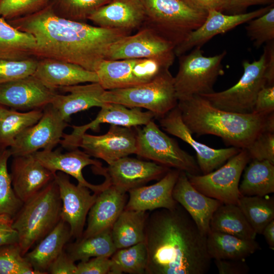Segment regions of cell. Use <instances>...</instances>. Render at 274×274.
I'll return each instance as SVG.
<instances>
[{
  "label": "cell",
  "instance_id": "7a4b0ae2",
  "mask_svg": "<svg viewBox=\"0 0 274 274\" xmlns=\"http://www.w3.org/2000/svg\"><path fill=\"white\" fill-rule=\"evenodd\" d=\"M149 213L145 229L146 274H205L212 259L207 235L180 204Z\"/></svg>",
  "mask_w": 274,
  "mask_h": 274
},
{
  "label": "cell",
  "instance_id": "11a10c76",
  "mask_svg": "<svg viewBox=\"0 0 274 274\" xmlns=\"http://www.w3.org/2000/svg\"><path fill=\"white\" fill-rule=\"evenodd\" d=\"M7 109L6 107L0 104V119Z\"/></svg>",
  "mask_w": 274,
  "mask_h": 274
},
{
  "label": "cell",
  "instance_id": "7bdbcfd3",
  "mask_svg": "<svg viewBox=\"0 0 274 274\" xmlns=\"http://www.w3.org/2000/svg\"><path fill=\"white\" fill-rule=\"evenodd\" d=\"M38 62L33 57L22 60H0V84L33 75Z\"/></svg>",
  "mask_w": 274,
  "mask_h": 274
},
{
  "label": "cell",
  "instance_id": "7dc6e473",
  "mask_svg": "<svg viewBox=\"0 0 274 274\" xmlns=\"http://www.w3.org/2000/svg\"><path fill=\"white\" fill-rule=\"evenodd\" d=\"M13 218L6 215H0V248L6 245L18 244L19 237L13 227Z\"/></svg>",
  "mask_w": 274,
  "mask_h": 274
},
{
  "label": "cell",
  "instance_id": "ac0fdd59",
  "mask_svg": "<svg viewBox=\"0 0 274 274\" xmlns=\"http://www.w3.org/2000/svg\"><path fill=\"white\" fill-rule=\"evenodd\" d=\"M57 94L32 75L0 84V104L17 111L43 109Z\"/></svg>",
  "mask_w": 274,
  "mask_h": 274
},
{
  "label": "cell",
  "instance_id": "ee69618b",
  "mask_svg": "<svg viewBox=\"0 0 274 274\" xmlns=\"http://www.w3.org/2000/svg\"><path fill=\"white\" fill-rule=\"evenodd\" d=\"M245 149L251 160H268L274 163V132H262Z\"/></svg>",
  "mask_w": 274,
  "mask_h": 274
},
{
  "label": "cell",
  "instance_id": "d590c367",
  "mask_svg": "<svg viewBox=\"0 0 274 274\" xmlns=\"http://www.w3.org/2000/svg\"><path fill=\"white\" fill-rule=\"evenodd\" d=\"M237 205L257 234L274 220L273 197L241 196Z\"/></svg>",
  "mask_w": 274,
  "mask_h": 274
},
{
  "label": "cell",
  "instance_id": "9a60e30c",
  "mask_svg": "<svg viewBox=\"0 0 274 274\" xmlns=\"http://www.w3.org/2000/svg\"><path fill=\"white\" fill-rule=\"evenodd\" d=\"M159 123L165 131L178 137L192 148L196 153V161L202 174L217 169L241 150L233 147L214 149L196 141L183 122L177 106L159 118Z\"/></svg>",
  "mask_w": 274,
  "mask_h": 274
},
{
  "label": "cell",
  "instance_id": "3957f363",
  "mask_svg": "<svg viewBox=\"0 0 274 274\" xmlns=\"http://www.w3.org/2000/svg\"><path fill=\"white\" fill-rule=\"evenodd\" d=\"M177 106L193 134L216 135L230 147L246 149L262 132H274V112H231L215 107L199 95L179 100Z\"/></svg>",
  "mask_w": 274,
  "mask_h": 274
},
{
  "label": "cell",
  "instance_id": "277c9868",
  "mask_svg": "<svg viewBox=\"0 0 274 274\" xmlns=\"http://www.w3.org/2000/svg\"><path fill=\"white\" fill-rule=\"evenodd\" d=\"M61 206L55 180L23 202L13 221L23 256L58 223Z\"/></svg>",
  "mask_w": 274,
  "mask_h": 274
},
{
  "label": "cell",
  "instance_id": "d6986e66",
  "mask_svg": "<svg viewBox=\"0 0 274 274\" xmlns=\"http://www.w3.org/2000/svg\"><path fill=\"white\" fill-rule=\"evenodd\" d=\"M273 6L272 4L252 12L237 14L226 15L216 10L208 11L203 23L175 47L176 56L179 57L194 48H201L214 36L224 33L239 25L262 15Z\"/></svg>",
  "mask_w": 274,
  "mask_h": 274
},
{
  "label": "cell",
  "instance_id": "d6a6232c",
  "mask_svg": "<svg viewBox=\"0 0 274 274\" xmlns=\"http://www.w3.org/2000/svg\"><path fill=\"white\" fill-rule=\"evenodd\" d=\"M210 230L231 234L242 238L255 239L254 231L243 213L234 204H222L211 219Z\"/></svg>",
  "mask_w": 274,
  "mask_h": 274
},
{
  "label": "cell",
  "instance_id": "f5cc1de1",
  "mask_svg": "<svg viewBox=\"0 0 274 274\" xmlns=\"http://www.w3.org/2000/svg\"><path fill=\"white\" fill-rule=\"evenodd\" d=\"M273 2V0H229L228 10L233 12V14H241V11L249 6L268 4Z\"/></svg>",
  "mask_w": 274,
  "mask_h": 274
},
{
  "label": "cell",
  "instance_id": "44dd1931",
  "mask_svg": "<svg viewBox=\"0 0 274 274\" xmlns=\"http://www.w3.org/2000/svg\"><path fill=\"white\" fill-rule=\"evenodd\" d=\"M13 158L10 173L12 185L23 202L54 180L56 173L44 166L33 154Z\"/></svg>",
  "mask_w": 274,
  "mask_h": 274
},
{
  "label": "cell",
  "instance_id": "f546056e",
  "mask_svg": "<svg viewBox=\"0 0 274 274\" xmlns=\"http://www.w3.org/2000/svg\"><path fill=\"white\" fill-rule=\"evenodd\" d=\"M149 212L124 209L111 228V236L117 249L127 248L145 238V229Z\"/></svg>",
  "mask_w": 274,
  "mask_h": 274
},
{
  "label": "cell",
  "instance_id": "6da1fadb",
  "mask_svg": "<svg viewBox=\"0 0 274 274\" xmlns=\"http://www.w3.org/2000/svg\"><path fill=\"white\" fill-rule=\"evenodd\" d=\"M7 21L34 37L35 56L73 63L93 72L106 58L109 47L130 32L65 19L56 15L48 5L33 14Z\"/></svg>",
  "mask_w": 274,
  "mask_h": 274
},
{
  "label": "cell",
  "instance_id": "bcb514c9",
  "mask_svg": "<svg viewBox=\"0 0 274 274\" xmlns=\"http://www.w3.org/2000/svg\"><path fill=\"white\" fill-rule=\"evenodd\" d=\"M253 112L268 115L274 112V85L265 86L258 92Z\"/></svg>",
  "mask_w": 274,
  "mask_h": 274
},
{
  "label": "cell",
  "instance_id": "b9f144b4",
  "mask_svg": "<svg viewBox=\"0 0 274 274\" xmlns=\"http://www.w3.org/2000/svg\"><path fill=\"white\" fill-rule=\"evenodd\" d=\"M47 5V0H0V17L14 19L36 13Z\"/></svg>",
  "mask_w": 274,
  "mask_h": 274
},
{
  "label": "cell",
  "instance_id": "7402d4cb",
  "mask_svg": "<svg viewBox=\"0 0 274 274\" xmlns=\"http://www.w3.org/2000/svg\"><path fill=\"white\" fill-rule=\"evenodd\" d=\"M180 173V170L171 168L157 183L129 190L124 209L152 212L175 208L178 203L173 198V191Z\"/></svg>",
  "mask_w": 274,
  "mask_h": 274
},
{
  "label": "cell",
  "instance_id": "60d3db41",
  "mask_svg": "<svg viewBox=\"0 0 274 274\" xmlns=\"http://www.w3.org/2000/svg\"><path fill=\"white\" fill-rule=\"evenodd\" d=\"M247 35L256 48L274 40V8L248 22Z\"/></svg>",
  "mask_w": 274,
  "mask_h": 274
},
{
  "label": "cell",
  "instance_id": "8992f818",
  "mask_svg": "<svg viewBox=\"0 0 274 274\" xmlns=\"http://www.w3.org/2000/svg\"><path fill=\"white\" fill-rule=\"evenodd\" d=\"M104 102H113L129 108H144L160 118L177 107L178 99L174 77L165 70L146 83L125 88L105 90Z\"/></svg>",
  "mask_w": 274,
  "mask_h": 274
},
{
  "label": "cell",
  "instance_id": "9c48e42d",
  "mask_svg": "<svg viewBox=\"0 0 274 274\" xmlns=\"http://www.w3.org/2000/svg\"><path fill=\"white\" fill-rule=\"evenodd\" d=\"M266 50L258 60L243 62L244 73L238 81L231 87L220 92L199 95L213 106L223 110L239 113L253 112L258 92L266 85L265 78Z\"/></svg>",
  "mask_w": 274,
  "mask_h": 274
},
{
  "label": "cell",
  "instance_id": "816d5d0a",
  "mask_svg": "<svg viewBox=\"0 0 274 274\" xmlns=\"http://www.w3.org/2000/svg\"><path fill=\"white\" fill-rule=\"evenodd\" d=\"M265 78L267 86L274 85V40L266 43Z\"/></svg>",
  "mask_w": 274,
  "mask_h": 274
},
{
  "label": "cell",
  "instance_id": "5b68a950",
  "mask_svg": "<svg viewBox=\"0 0 274 274\" xmlns=\"http://www.w3.org/2000/svg\"><path fill=\"white\" fill-rule=\"evenodd\" d=\"M148 27L176 47L205 20L208 12L188 7L182 0H140Z\"/></svg>",
  "mask_w": 274,
  "mask_h": 274
},
{
  "label": "cell",
  "instance_id": "ffe728a7",
  "mask_svg": "<svg viewBox=\"0 0 274 274\" xmlns=\"http://www.w3.org/2000/svg\"><path fill=\"white\" fill-rule=\"evenodd\" d=\"M34 156L46 168L53 173L61 172L76 179L78 184L89 188L93 193L98 194L110 186L107 181L99 185L87 182L82 173L83 169L88 166H99L102 164L99 161L91 158L85 151L78 148L62 153L60 150H42L33 154Z\"/></svg>",
  "mask_w": 274,
  "mask_h": 274
},
{
  "label": "cell",
  "instance_id": "83f0119b",
  "mask_svg": "<svg viewBox=\"0 0 274 274\" xmlns=\"http://www.w3.org/2000/svg\"><path fill=\"white\" fill-rule=\"evenodd\" d=\"M72 237L68 224L61 219L24 256L38 274L48 273L52 262L65 249Z\"/></svg>",
  "mask_w": 274,
  "mask_h": 274
},
{
  "label": "cell",
  "instance_id": "f35d334b",
  "mask_svg": "<svg viewBox=\"0 0 274 274\" xmlns=\"http://www.w3.org/2000/svg\"><path fill=\"white\" fill-rule=\"evenodd\" d=\"M10 157L9 149L0 151V215L6 214L13 218L23 202L17 197L12 185L8 168Z\"/></svg>",
  "mask_w": 274,
  "mask_h": 274
},
{
  "label": "cell",
  "instance_id": "74e56055",
  "mask_svg": "<svg viewBox=\"0 0 274 274\" xmlns=\"http://www.w3.org/2000/svg\"><path fill=\"white\" fill-rule=\"evenodd\" d=\"M48 5L60 17L84 22L97 9L111 0H47Z\"/></svg>",
  "mask_w": 274,
  "mask_h": 274
},
{
  "label": "cell",
  "instance_id": "52a82bcc",
  "mask_svg": "<svg viewBox=\"0 0 274 274\" xmlns=\"http://www.w3.org/2000/svg\"><path fill=\"white\" fill-rule=\"evenodd\" d=\"M226 53L223 51L207 57L201 48L196 47L189 54L180 56L178 71L174 77L178 101L213 92L217 79L224 74L222 62Z\"/></svg>",
  "mask_w": 274,
  "mask_h": 274
},
{
  "label": "cell",
  "instance_id": "2e32d148",
  "mask_svg": "<svg viewBox=\"0 0 274 274\" xmlns=\"http://www.w3.org/2000/svg\"><path fill=\"white\" fill-rule=\"evenodd\" d=\"M54 180L61 201V219L69 225L72 237L79 239L83 235L88 212L98 194H92L87 187L72 183L69 175L61 172L56 173Z\"/></svg>",
  "mask_w": 274,
  "mask_h": 274
},
{
  "label": "cell",
  "instance_id": "e575fe53",
  "mask_svg": "<svg viewBox=\"0 0 274 274\" xmlns=\"http://www.w3.org/2000/svg\"><path fill=\"white\" fill-rule=\"evenodd\" d=\"M43 113V109L21 112L7 108L0 119V151L10 148L21 133L39 120Z\"/></svg>",
  "mask_w": 274,
  "mask_h": 274
},
{
  "label": "cell",
  "instance_id": "e0dca14e",
  "mask_svg": "<svg viewBox=\"0 0 274 274\" xmlns=\"http://www.w3.org/2000/svg\"><path fill=\"white\" fill-rule=\"evenodd\" d=\"M155 117L149 111H143L141 108H129L117 103L106 102L93 120L85 125L72 126L73 131L70 134L64 133L60 144L62 147L72 150L82 135L89 129H99L100 124L136 127L146 125Z\"/></svg>",
  "mask_w": 274,
  "mask_h": 274
},
{
  "label": "cell",
  "instance_id": "681fc988",
  "mask_svg": "<svg viewBox=\"0 0 274 274\" xmlns=\"http://www.w3.org/2000/svg\"><path fill=\"white\" fill-rule=\"evenodd\" d=\"M190 8L208 12L211 10H228L229 0H182Z\"/></svg>",
  "mask_w": 274,
  "mask_h": 274
},
{
  "label": "cell",
  "instance_id": "836d02e7",
  "mask_svg": "<svg viewBox=\"0 0 274 274\" xmlns=\"http://www.w3.org/2000/svg\"><path fill=\"white\" fill-rule=\"evenodd\" d=\"M111 229L87 237H81L67 243L65 251L75 262L86 261L92 257H110L117 250L111 236Z\"/></svg>",
  "mask_w": 274,
  "mask_h": 274
},
{
  "label": "cell",
  "instance_id": "f1b7e54d",
  "mask_svg": "<svg viewBox=\"0 0 274 274\" xmlns=\"http://www.w3.org/2000/svg\"><path fill=\"white\" fill-rule=\"evenodd\" d=\"M206 242L208 254L214 260H244L260 249L255 239L211 230L207 235Z\"/></svg>",
  "mask_w": 274,
  "mask_h": 274
},
{
  "label": "cell",
  "instance_id": "7c38bea8",
  "mask_svg": "<svg viewBox=\"0 0 274 274\" xmlns=\"http://www.w3.org/2000/svg\"><path fill=\"white\" fill-rule=\"evenodd\" d=\"M39 120L21 133L9 148L11 156L32 154L42 150H53L60 144L68 126L51 104L43 109Z\"/></svg>",
  "mask_w": 274,
  "mask_h": 274
},
{
  "label": "cell",
  "instance_id": "603a6c76",
  "mask_svg": "<svg viewBox=\"0 0 274 274\" xmlns=\"http://www.w3.org/2000/svg\"><path fill=\"white\" fill-rule=\"evenodd\" d=\"M173 196L189 214L200 231L207 235L210 231V223L213 214L223 203L196 189L190 183L186 173L183 171H180Z\"/></svg>",
  "mask_w": 274,
  "mask_h": 274
},
{
  "label": "cell",
  "instance_id": "ab89813d",
  "mask_svg": "<svg viewBox=\"0 0 274 274\" xmlns=\"http://www.w3.org/2000/svg\"><path fill=\"white\" fill-rule=\"evenodd\" d=\"M38 274L22 254L18 244L0 248V274Z\"/></svg>",
  "mask_w": 274,
  "mask_h": 274
},
{
  "label": "cell",
  "instance_id": "1f68e13d",
  "mask_svg": "<svg viewBox=\"0 0 274 274\" xmlns=\"http://www.w3.org/2000/svg\"><path fill=\"white\" fill-rule=\"evenodd\" d=\"M239 184L241 196H264L274 192V163L252 160Z\"/></svg>",
  "mask_w": 274,
  "mask_h": 274
},
{
  "label": "cell",
  "instance_id": "cb8c5ba5",
  "mask_svg": "<svg viewBox=\"0 0 274 274\" xmlns=\"http://www.w3.org/2000/svg\"><path fill=\"white\" fill-rule=\"evenodd\" d=\"M145 14L140 0H111L88 18L97 26L130 32L141 27Z\"/></svg>",
  "mask_w": 274,
  "mask_h": 274
},
{
  "label": "cell",
  "instance_id": "484cf974",
  "mask_svg": "<svg viewBox=\"0 0 274 274\" xmlns=\"http://www.w3.org/2000/svg\"><path fill=\"white\" fill-rule=\"evenodd\" d=\"M33 75L53 90L81 83L98 82L95 72L73 63L52 58L38 60Z\"/></svg>",
  "mask_w": 274,
  "mask_h": 274
},
{
  "label": "cell",
  "instance_id": "f907efd6",
  "mask_svg": "<svg viewBox=\"0 0 274 274\" xmlns=\"http://www.w3.org/2000/svg\"><path fill=\"white\" fill-rule=\"evenodd\" d=\"M219 274H246L249 267L244 260H215Z\"/></svg>",
  "mask_w": 274,
  "mask_h": 274
},
{
  "label": "cell",
  "instance_id": "4dcf8cb0",
  "mask_svg": "<svg viewBox=\"0 0 274 274\" xmlns=\"http://www.w3.org/2000/svg\"><path fill=\"white\" fill-rule=\"evenodd\" d=\"M36 42L0 17V60H22L35 56Z\"/></svg>",
  "mask_w": 274,
  "mask_h": 274
},
{
  "label": "cell",
  "instance_id": "8d00e7d4",
  "mask_svg": "<svg viewBox=\"0 0 274 274\" xmlns=\"http://www.w3.org/2000/svg\"><path fill=\"white\" fill-rule=\"evenodd\" d=\"M109 274H146L148 252L145 242L117 249L110 257Z\"/></svg>",
  "mask_w": 274,
  "mask_h": 274
},
{
  "label": "cell",
  "instance_id": "ba28073f",
  "mask_svg": "<svg viewBox=\"0 0 274 274\" xmlns=\"http://www.w3.org/2000/svg\"><path fill=\"white\" fill-rule=\"evenodd\" d=\"M134 128L138 156L169 168L200 174L194 157L183 150L176 140L163 132L153 120L142 128Z\"/></svg>",
  "mask_w": 274,
  "mask_h": 274
},
{
  "label": "cell",
  "instance_id": "c3c4849f",
  "mask_svg": "<svg viewBox=\"0 0 274 274\" xmlns=\"http://www.w3.org/2000/svg\"><path fill=\"white\" fill-rule=\"evenodd\" d=\"M76 270L77 264L64 249L51 264L47 272L51 274H76Z\"/></svg>",
  "mask_w": 274,
  "mask_h": 274
},
{
  "label": "cell",
  "instance_id": "d4e9b609",
  "mask_svg": "<svg viewBox=\"0 0 274 274\" xmlns=\"http://www.w3.org/2000/svg\"><path fill=\"white\" fill-rule=\"evenodd\" d=\"M127 193L112 185L99 193L88 212L87 226L81 237L111 229L124 210L128 198Z\"/></svg>",
  "mask_w": 274,
  "mask_h": 274
},
{
  "label": "cell",
  "instance_id": "4fadbf2b",
  "mask_svg": "<svg viewBox=\"0 0 274 274\" xmlns=\"http://www.w3.org/2000/svg\"><path fill=\"white\" fill-rule=\"evenodd\" d=\"M174 45L152 29L143 26L133 35H127L108 48L106 59L156 58L175 60Z\"/></svg>",
  "mask_w": 274,
  "mask_h": 274
},
{
  "label": "cell",
  "instance_id": "8fae6325",
  "mask_svg": "<svg viewBox=\"0 0 274 274\" xmlns=\"http://www.w3.org/2000/svg\"><path fill=\"white\" fill-rule=\"evenodd\" d=\"M170 169L153 161L129 156L116 160L106 167L102 165L92 167L94 174L103 176L110 185L125 192L144 186L150 181L159 180Z\"/></svg>",
  "mask_w": 274,
  "mask_h": 274
},
{
  "label": "cell",
  "instance_id": "30bf717a",
  "mask_svg": "<svg viewBox=\"0 0 274 274\" xmlns=\"http://www.w3.org/2000/svg\"><path fill=\"white\" fill-rule=\"evenodd\" d=\"M251 160L247 150H241L217 169L206 174L186 173L191 185L204 195L223 204H237L241 175Z\"/></svg>",
  "mask_w": 274,
  "mask_h": 274
},
{
  "label": "cell",
  "instance_id": "db71d44e",
  "mask_svg": "<svg viewBox=\"0 0 274 274\" xmlns=\"http://www.w3.org/2000/svg\"><path fill=\"white\" fill-rule=\"evenodd\" d=\"M262 234L270 248L274 249V220H272L264 228Z\"/></svg>",
  "mask_w": 274,
  "mask_h": 274
},
{
  "label": "cell",
  "instance_id": "f6af8a7d",
  "mask_svg": "<svg viewBox=\"0 0 274 274\" xmlns=\"http://www.w3.org/2000/svg\"><path fill=\"white\" fill-rule=\"evenodd\" d=\"M110 267V257H92L86 261H80L77 264L76 274H109Z\"/></svg>",
  "mask_w": 274,
  "mask_h": 274
},
{
  "label": "cell",
  "instance_id": "5bb4252c",
  "mask_svg": "<svg viewBox=\"0 0 274 274\" xmlns=\"http://www.w3.org/2000/svg\"><path fill=\"white\" fill-rule=\"evenodd\" d=\"M90 156L100 158L108 164L121 158L136 154V136L134 127L111 125L105 134L95 135L85 133L75 146Z\"/></svg>",
  "mask_w": 274,
  "mask_h": 274
},
{
  "label": "cell",
  "instance_id": "4316f807",
  "mask_svg": "<svg viewBox=\"0 0 274 274\" xmlns=\"http://www.w3.org/2000/svg\"><path fill=\"white\" fill-rule=\"evenodd\" d=\"M59 89L67 94L57 93L51 105L67 122L72 115L92 107L100 108L106 103L102 98L106 90L98 82L78 84Z\"/></svg>",
  "mask_w": 274,
  "mask_h": 274
}]
</instances>
